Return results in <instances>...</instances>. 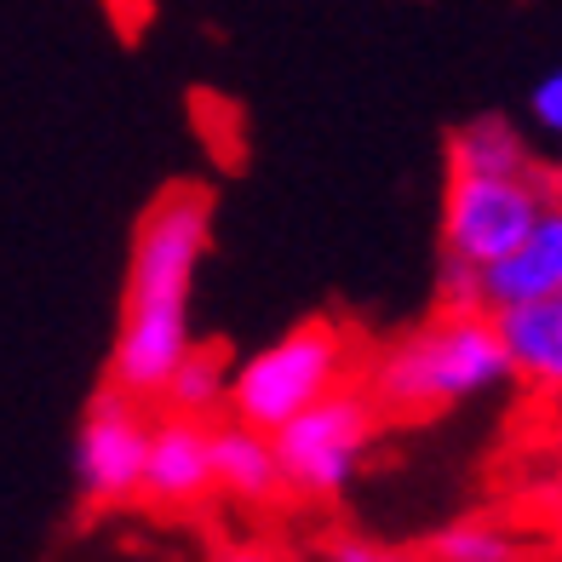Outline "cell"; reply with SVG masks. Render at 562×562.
<instances>
[{
    "instance_id": "ac0fdd59",
    "label": "cell",
    "mask_w": 562,
    "mask_h": 562,
    "mask_svg": "<svg viewBox=\"0 0 562 562\" xmlns=\"http://www.w3.org/2000/svg\"><path fill=\"white\" fill-rule=\"evenodd\" d=\"M551 402H557V407H562V391H557V396H551Z\"/></svg>"
},
{
    "instance_id": "8fae6325",
    "label": "cell",
    "mask_w": 562,
    "mask_h": 562,
    "mask_svg": "<svg viewBox=\"0 0 562 562\" xmlns=\"http://www.w3.org/2000/svg\"><path fill=\"white\" fill-rule=\"evenodd\" d=\"M448 172H540L517 121L471 115L448 133Z\"/></svg>"
},
{
    "instance_id": "7a4b0ae2",
    "label": "cell",
    "mask_w": 562,
    "mask_h": 562,
    "mask_svg": "<svg viewBox=\"0 0 562 562\" xmlns=\"http://www.w3.org/2000/svg\"><path fill=\"white\" fill-rule=\"evenodd\" d=\"M368 396L385 419H442L448 407H465L510 385V356L482 304H437V316L407 327L402 339L368 362Z\"/></svg>"
},
{
    "instance_id": "7c38bea8",
    "label": "cell",
    "mask_w": 562,
    "mask_h": 562,
    "mask_svg": "<svg viewBox=\"0 0 562 562\" xmlns=\"http://www.w3.org/2000/svg\"><path fill=\"white\" fill-rule=\"evenodd\" d=\"M224 396H229V362L213 345H190L184 362L167 373L161 385V407L167 414H190V419H218L224 414Z\"/></svg>"
},
{
    "instance_id": "277c9868",
    "label": "cell",
    "mask_w": 562,
    "mask_h": 562,
    "mask_svg": "<svg viewBox=\"0 0 562 562\" xmlns=\"http://www.w3.org/2000/svg\"><path fill=\"white\" fill-rule=\"evenodd\" d=\"M350 368H356L350 334L327 316H311V322L288 327L281 339L259 345L252 356H241V362L229 368L224 414L259 425V430H276L281 419H293L299 407H311L316 396L345 385Z\"/></svg>"
},
{
    "instance_id": "9a60e30c",
    "label": "cell",
    "mask_w": 562,
    "mask_h": 562,
    "mask_svg": "<svg viewBox=\"0 0 562 562\" xmlns=\"http://www.w3.org/2000/svg\"><path fill=\"white\" fill-rule=\"evenodd\" d=\"M322 557H334V562H385L391 551L379 540H362V533H339V540H327Z\"/></svg>"
},
{
    "instance_id": "e0dca14e",
    "label": "cell",
    "mask_w": 562,
    "mask_h": 562,
    "mask_svg": "<svg viewBox=\"0 0 562 562\" xmlns=\"http://www.w3.org/2000/svg\"><path fill=\"white\" fill-rule=\"evenodd\" d=\"M557 546H562V510H557Z\"/></svg>"
},
{
    "instance_id": "6da1fadb",
    "label": "cell",
    "mask_w": 562,
    "mask_h": 562,
    "mask_svg": "<svg viewBox=\"0 0 562 562\" xmlns=\"http://www.w3.org/2000/svg\"><path fill=\"white\" fill-rule=\"evenodd\" d=\"M213 247V195L195 184H172L149 201V213L133 229L126 252V293H121V322L110 345V385L156 402L167 373L184 362L195 345L190 334V299L201 259Z\"/></svg>"
},
{
    "instance_id": "5bb4252c",
    "label": "cell",
    "mask_w": 562,
    "mask_h": 562,
    "mask_svg": "<svg viewBox=\"0 0 562 562\" xmlns=\"http://www.w3.org/2000/svg\"><path fill=\"white\" fill-rule=\"evenodd\" d=\"M528 115H533V126H540V133L562 138V69H551L546 81L528 92Z\"/></svg>"
},
{
    "instance_id": "3957f363",
    "label": "cell",
    "mask_w": 562,
    "mask_h": 562,
    "mask_svg": "<svg viewBox=\"0 0 562 562\" xmlns=\"http://www.w3.org/2000/svg\"><path fill=\"white\" fill-rule=\"evenodd\" d=\"M379 419H385L379 402L356 379L316 396L311 407H299L293 419H281L270 430L276 465H281V494H293L304 505H334L362 476L368 453L379 442Z\"/></svg>"
},
{
    "instance_id": "ba28073f",
    "label": "cell",
    "mask_w": 562,
    "mask_h": 562,
    "mask_svg": "<svg viewBox=\"0 0 562 562\" xmlns=\"http://www.w3.org/2000/svg\"><path fill=\"white\" fill-rule=\"evenodd\" d=\"M551 293H562V207L557 201L533 218V229L505 259L482 265V311H505V304H528Z\"/></svg>"
},
{
    "instance_id": "30bf717a",
    "label": "cell",
    "mask_w": 562,
    "mask_h": 562,
    "mask_svg": "<svg viewBox=\"0 0 562 562\" xmlns=\"http://www.w3.org/2000/svg\"><path fill=\"white\" fill-rule=\"evenodd\" d=\"M494 327L510 356V379H522L540 396H557L562 391V293L505 304V311H494Z\"/></svg>"
},
{
    "instance_id": "52a82bcc",
    "label": "cell",
    "mask_w": 562,
    "mask_h": 562,
    "mask_svg": "<svg viewBox=\"0 0 562 562\" xmlns=\"http://www.w3.org/2000/svg\"><path fill=\"white\" fill-rule=\"evenodd\" d=\"M138 494L167 510V517H190L213 499V419L167 414L149 419V448H144V482Z\"/></svg>"
},
{
    "instance_id": "2e32d148",
    "label": "cell",
    "mask_w": 562,
    "mask_h": 562,
    "mask_svg": "<svg viewBox=\"0 0 562 562\" xmlns=\"http://www.w3.org/2000/svg\"><path fill=\"white\" fill-rule=\"evenodd\" d=\"M546 190H551V201L562 207V161H557V167H546Z\"/></svg>"
},
{
    "instance_id": "5b68a950",
    "label": "cell",
    "mask_w": 562,
    "mask_h": 562,
    "mask_svg": "<svg viewBox=\"0 0 562 562\" xmlns=\"http://www.w3.org/2000/svg\"><path fill=\"white\" fill-rule=\"evenodd\" d=\"M551 207L546 167L540 172H448L442 190V259L494 265L517 247L533 218Z\"/></svg>"
},
{
    "instance_id": "9c48e42d",
    "label": "cell",
    "mask_w": 562,
    "mask_h": 562,
    "mask_svg": "<svg viewBox=\"0 0 562 562\" xmlns=\"http://www.w3.org/2000/svg\"><path fill=\"white\" fill-rule=\"evenodd\" d=\"M213 494L247 510H265L281 499V465H276L270 430L247 419H213Z\"/></svg>"
},
{
    "instance_id": "4fadbf2b",
    "label": "cell",
    "mask_w": 562,
    "mask_h": 562,
    "mask_svg": "<svg viewBox=\"0 0 562 562\" xmlns=\"http://www.w3.org/2000/svg\"><path fill=\"white\" fill-rule=\"evenodd\" d=\"M425 557H437V562H517V557H528V546L488 517H459V522L430 533Z\"/></svg>"
},
{
    "instance_id": "8992f818",
    "label": "cell",
    "mask_w": 562,
    "mask_h": 562,
    "mask_svg": "<svg viewBox=\"0 0 562 562\" xmlns=\"http://www.w3.org/2000/svg\"><path fill=\"white\" fill-rule=\"evenodd\" d=\"M149 419H156V402L126 396V391L110 385V379H104V391L87 402L81 437H75V482H81L87 505L115 510L126 499H138Z\"/></svg>"
}]
</instances>
